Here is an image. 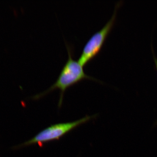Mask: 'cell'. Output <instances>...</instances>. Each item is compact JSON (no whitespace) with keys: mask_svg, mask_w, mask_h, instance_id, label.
<instances>
[{"mask_svg":"<svg viewBox=\"0 0 157 157\" xmlns=\"http://www.w3.org/2000/svg\"><path fill=\"white\" fill-rule=\"evenodd\" d=\"M66 46L68 52V58L62 68L56 81L48 90L36 96V98H40L53 90L59 89L60 90L59 102V107L61 106L63 103L64 92L67 89L73 85L76 84L84 78H88L102 82L101 81L89 76L85 73L83 67L79 63L78 61L75 60L72 58L73 51L71 46L66 43Z\"/></svg>","mask_w":157,"mask_h":157,"instance_id":"cell-1","label":"cell"},{"mask_svg":"<svg viewBox=\"0 0 157 157\" xmlns=\"http://www.w3.org/2000/svg\"><path fill=\"white\" fill-rule=\"evenodd\" d=\"M122 4L118 2L115 6L112 17L100 30L93 34L85 45L78 61L84 67L101 51L108 35L111 31L116 19L117 9Z\"/></svg>","mask_w":157,"mask_h":157,"instance_id":"cell-2","label":"cell"},{"mask_svg":"<svg viewBox=\"0 0 157 157\" xmlns=\"http://www.w3.org/2000/svg\"><path fill=\"white\" fill-rule=\"evenodd\" d=\"M94 117V116H87L75 121L52 125L42 130L32 139L21 144L19 147L29 146L36 144L42 145L43 144L49 141L59 140L73 129L82 124L85 123L90 121L92 118Z\"/></svg>","mask_w":157,"mask_h":157,"instance_id":"cell-3","label":"cell"},{"mask_svg":"<svg viewBox=\"0 0 157 157\" xmlns=\"http://www.w3.org/2000/svg\"><path fill=\"white\" fill-rule=\"evenodd\" d=\"M153 55L154 59L155 64L156 67L157 71V58L155 56V54L154 53H153ZM156 125H157V120L155 122L154 124L155 126Z\"/></svg>","mask_w":157,"mask_h":157,"instance_id":"cell-4","label":"cell"}]
</instances>
